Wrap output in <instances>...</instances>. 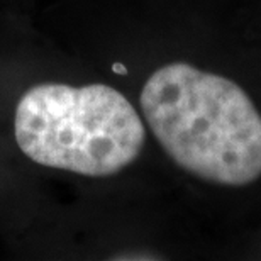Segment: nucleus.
<instances>
[{"label":"nucleus","mask_w":261,"mask_h":261,"mask_svg":"<svg viewBox=\"0 0 261 261\" xmlns=\"http://www.w3.org/2000/svg\"><path fill=\"white\" fill-rule=\"evenodd\" d=\"M161 149L200 180L246 187L261 176V114L238 83L184 61L161 65L139 92Z\"/></svg>","instance_id":"nucleus-1"},{"label":"nucleus","mask_w":261,"mask_h":261,"mask_svg":"<svg viewBox=\"0 0 261 261\" xmlns=\"http://www.w3.org/2000/svg\"><path fill=\"white\" fill-rule=\"evenodd\" d=\"M10 136L17 153L36 168L109 178L136 163L148 127L119 88L48 76L29 82L15 95Z\"/></svg>","instance_id":"nucleus-2"}]
</instances>
